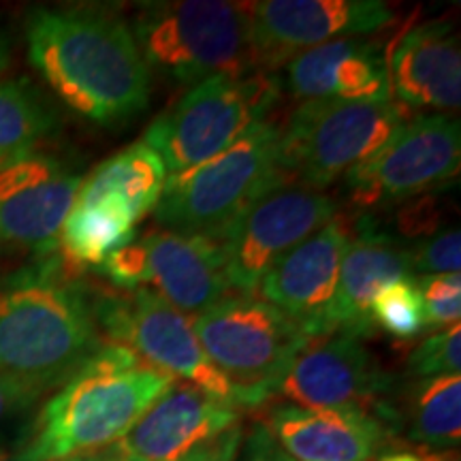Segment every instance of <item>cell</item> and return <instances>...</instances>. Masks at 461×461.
<instances>
[{
  "label": "cell",
  "mask_w": 461,
  "mask_h": 461,
  "mask_svg": "<svg viewBox=\"0 0 461 461\" xmlns=\"http://www.w3.org/2000/svg\"><path fill=\"white\" fill-rule=\"evenodd\" d=\"M56 131V115L32 84L0 79V163L34 152Z\"/></svg>",
  "instance_id": "25"
},
{
  "label": "cell",
  "mask_w": 461,
  "mask_h": 461,
  "mask_svg": "<svg viewBox=\"0 0 461 461\" xmlns=\"http://www.w3.org/2000/svg\"><path fill=\"white\" fill-rule=\"evenodd\" d=\"M400 103L303 101L280 131L278 160L286 182L325 190L372 158L400 129Z\"/></svg>",
  "instance_id": "8"
},
{
  "label": "cell",
  "mask_w": 461,
  "mask_h": 461,
  "mask_svg": "<svg viewBox=\"0 0 461 461\" xmlns=\"http://www.w3.org/2000/svg\"><path fill=\"white\" fill-rule=\"evenodd\" d=\"M412 272L420 276L459 274L461 269V233L459 229L436 230L429 238L411 246Z\"/></svg>",
  "instance_id": "29"
},
{
  "label": "cell",
  "mask_w": 461,
  "mask_h": 461,
  "mask_svg": "<svg viewBox=\"0 0 461 461\" xmlns=\"http://www.w3.org/2000/svg\"><path fill=\"white\" fill-rule=\"evenodd\" d=\"M62 461H122V459L118 457V453L113 451V447H107V448H103V451L77 455V457H68Z\"/></svg>",
  "instance_id": "34"
},
{
  "label": "cell",
  "mask_w": 461,
  "mask_h": 461,
  "mask_svg": "<svg viewBox=\"0 0 461 461\" xmlns=\"http://www.w3.org/2000/svg\"><path fill=\"white\" fill-rule=\"evenodd\" d=\"M265 425L295 461H374L389 436L383 419L357 408L280 403Z\"/></svg>",
  "instance_id": "18"
},
{
  "label": "cell",
  "mask_w": 461,
  "mask_h": 461,
  "mask_svg": "<svg viewBox=\"0 0 461 461\" xmlns=\"http://www.w3.org/2000/svg\"><path fill=\"white\" fill-rule=\"evenodd\" d=\"M244 436V425L238 423L230 429L210 438V440L201 442L199 447L190 448L188 453H184L177 459L171 461H238Z\"/></svg>",
  "instance_id": "30"
},
{
  "label": "cell",
  "mask_w": 461,
  "mask_h": 461,
  "mask_svg": "<svg viewBox=\"0 0 461 461\" xmlns=\"http://www.w3.org/2000/svg\"><path fill=\"white\" fill-rule=\"evenodd\" d=\"M278 99L280 82L272 73L214 75L154 118L143 143L163 158L169 176L193 169L263 122Z\"/></svg>",
  "instance_id": "7"
},
{
  "label": "cell",
  "mask_w": 461,
  "mask_h": 461,
  "mask_svg": "<svg viewBox=\"0 0 461 461\" xmlns=\"http://www.w3.org/2000/svg\"><path fill=\"white\" fill-rule=\"evenodd\" d=\"M338 214L330 194L285 182L235 221L221 246L230 291L255 297L265 274Z\"/></svg>",
  "instance_id": "11"
},
{
  "label": "cell",
  "mask_w": 461,
  "mask_h": 461,
  "mask_svg": "<svg viewBox=\"0 0 461 461\" xmlns=\"http://www.w3.org/2000/svg\"><path fill=\"white\" fill-rule=\"evenodd\" d=\"M240 461H295L282 448L265 423H257L241 442Z\"/></svg>",
  "instance_id": "32"
},
{
  "label": "cell",
  "mask_w": 461,
  "mask_h": 461,
  "mask_svg": "<svg viewBox=\"0 0 461 461\" xmlns=\"http://www.w3.org/2000/svg\"><path fill=\"white\" fill-rule=\"evenodd\" d=\"M5 163H7V160H5ZM0 165H3V163H0Z\"/></svg>",
  "instance_id": "37"
},
{
  "label": "cell",
  "mask_w": 461,
  "mask_h": 461,
  "mask_svg": "<svg viewBox=\"0 0 461 461\" xmlns=\"http://www.w3.org/2000/svg\"><path fill=\"white\" fill-rule=\"evenodd\" d=\"M238 423V408L176 380L112 447L122 461H171Z\"/></svg>",
  "instance_id": "17"
},
{
  "label": "cell",
  "mask_w": 461,
  "mask_h": 461,
  "mask_svg": "<svg viewBox=\"0 0 461 461\" xmlns=\"http://www.w3.org/2000/svg\"><path fill=\"white\" fill-rule=\"evenodd\" d=\"M389 79L391 92L406 107L459 109L461 54L451 22H425L403 34L389 58Z\"/></svg>",
  "instance_id": "21"
},
{
  "label": "cell",
  "mask_w": 461,
  "mask_h": 461,
  "mask_svg": "<svg viewBox=\"0 0 461 461\" xmlns=\"http://www.w3.org/2000/svg\"><path fill=\"white\" fill-rule=\"evenodd\" d=\"M389 376L380 370L363 339L344 333L312 338L291 363L278 393L303 408H357L391 423L383 402Z\"/></svg>",
  "instance_id": "13"
},
{
  "label": "cell",
  "mask_w": 461,
  "mask_h": 461,
  "mask_svg": "<svg viewBox=\"0 0 461 461\" xmlns=\"http://www.w3.org/2000/svg\"><path fill=\"white\" fill-rule=\"evenodd\" d=\"M461 169L459 122L447 113L403 120L391 140L366 163L346 173V193L357 210L411 203L451 184Z\"/></svg>",
  "instance_id": "9"
},
{
  "label": "cell",
  "mask_w": 461,
  "mask_h": 461,
  "mask_svg": "<svg viewBox=\"0 0 461 461\" xmlns=\"http://www.w3.org/2000/svg\"><path fill=\"white\" fill-rule=\"evenodd\" d=\"M252 5L229 0L141 3L131 31L149 73L157 71L193 88L214 75L258 71L252 51Z\"/></svg>",
  "instance_id": "4"
},
{
  "label": "cell",
  "mask_w": 461,
  "mask_h": 461,
  "mask_svg": "<svg viewBox=\"0 0 461 461\" xmlns=\"http://www.w3.org/2000/svg\"><path fill=\"white\" fill-rule=\"evenodd\" d=\"M286 67L291 92L302 101H393L389 60L378 43L339 39L302 51Z\"/></svg>",
  "instance_id": "20"
},
{
  "label": "cell",
  "mask_w": 461,
  "mask_h": 461,
  "mask_svg": "<svg viewBox=\"0 0 461 461\" xmlns=\"http://www.w3.org/2000/svg\"><path fill=\"white\" fill-rule=\"evenodd\" d=\"M173 383L126 346L103 342L50 397L20 453L28 461H62L103 451L122 440Z\"/></svg>",
  "instance_id": "3"
},
{
  "label": "cell",
  "mask_w": 461,
  "mask_h": 461,
  "mask_svg": "<svg viewBox=\"0 0 461 461\" xmlns=\"http://www.w3.org/2000/svg\"><path fill=\"white\" fill-rule=\"evenodd\" d=\"M146 257V286L152 285L184 314L197 316L229 297L230 285L221 241L158 230L140 240Z\"/></svg>",
  "instance_id": "19"
},
{
  "label": "cell",
  "mask_w": 461,
  "mask_h": 461,
  "mask_svg": "<svg viewBox=\"0 0 461 461\" xmlns=\"http://www.w3.org/2000/svg\"><path fill=\"white\" fill-rule=\"evenodd\" d=\"M103 344L95 297L71 280L60 255L0 282V374L48 393Z\"/></svg>",
  "instance_id": "2"
},
{
  "label": "cell",
  "mask_w": 461,
  "mask_h": 461,
  "mask_svg": "<svg viewBox=\"0 0 461 461\" xmlns=\"http://www.w3.org/2000/svg\"><path fill=\"white\" fill-rule=\"evenodd\" d=\"M350 235L353 224L336 214L265 274L257 295L295 319L310 338H319Z\"/></svg>",
  "instance_id": "16"
},
{
  "label": "cell",
  "mask_w": 461,
  "mask_h": 461,
  "mask_svg": "<svg viewBox=\"0 0 461 461\" xmlns=\"http://www.w3.org/2000/svg\"><path fill=\"white\" fill-rule=\"evenodd\" d=\"M31 65L90 122L120 124L149 103V68L131 26L105 7L37 9L26 24Z\"/></svg>",
  "instance_id": "1"
},
{
  "label": "cell",
  "mask_w": 461,
  "mask_h": 461,
  "mask_svg": "<svg viewBox=\"0 0 461 461\" xmlns=\"http://www.w3.org/2000/svg\"><path fill=\"white\" fill-rule=\"evenodd\" d=\"M95 319L109 342L126 346L148 366L235 408L233 389L207 359L193 316L171 305L154 288L95 297Z\"/></svg>",
  "instance_id": "10"
},
{
  "label": "cell",
  "mask_w": 461,
  "mask_h": 461,
  "mask_svg": "<svg viewBox=\"0 0 461 461\" xmlns=\"http://www.w3.org/2000/svg\"><path fill=\"white\" fill-rule=\"evenodd\" d=\"M383 0H265L252 5V51L258 71L272 73L305 50L389 28Z\"/></svg>",
  "instance_id": "12"
},
{
  "label": "cell",
  "mask_w": 461,
  "mask_h": 461,
  "mask_svg": "<svg viewBox=\"0 0 461 461\" xmlns=\"http://www.w3.org/2000/svg\"><path fill=\"white\" fill-rule=\"evenodd\" d=\"M82 182L60 158L41 152L0 165V244L54 252Z\"/></svg>",
  "instance_id": "14"
},
{
  "label": "cell",
  "mask_w": 461,
  "mask_h": 461,
  "mask_svg": "<svg viewBox=\"0 0 461 461\" xmlns=\"http://www.w3.org/2000/svg\"><path fill=\"white\" fill-rule=\"evenodd\" d=\"M412 252L372 214H363L353 227L339 265L336 295L321 325V336L344 333L357 339L372 336L370 305L391 282L411 278Z\"/></svg>",
  "instance_id": "15"
},
{
  "label": "cell",
  "mask_w": 461,
  "mask_h": 461,
  "mask_svg": "<svg viewBox=\"0 0 461 461\" xmlns=\"http://www.w3.org/2000/svg\"><path fill=\"white\" fill-rule=\"evenodd\" d=\"M408 440L428 451H453L461 440V376L419 380L408 402Z\"/></svg>",
  "instance_id": "24"
},
{
  "label": "cell",
  "mask_w": 461,
  "mask_h": 461,
  "mask_svg": "<svg viewBox=\"0 0 461 461\" xmlns=\"http://www.w3.org/2000/svg\"><path fill=\"white\" fill-rule=\"evenodd\" d=\"M135 224L137 218L122 201H75L58 233L56 252L68 272H79L86 267L96 269L109 255L135 240Z\"/></svg>",
  "instance_id": "22"
},
{
  "label": "cell",
  "mask_w": 461,
  "mask_h": 461,
  "mask_svg": "<svg viewBox=\"0 0 461 461\" xmlns=\"http://www.w3.org/2000/svg\"><path fill=\"white\" fill-rule=\"evenodd\" d=\"M374 461H459V455L453 451H383Z\"/></svg>",
  "instance_id": "33"
},
{
  "label": "cell",
  "mask_w": 461,
  "mask_h": 461,
  "mask_svg": "<svg viewBox=\"0 0 461 461\" xmlns=\"http://www.w3.org/2000/svg\"><path fill=\"white\" fill-rule=\"evenodd\" d=\"M280 131L263 120L218 157L171 173L152 212L154 221L173 233L222 241L248 207L286 182L278 160Z\"/></svg>",
  "instance_id": "5"
},
{
  "label": "cell",
  "mask_w": 461,
  "mask_h": 461,
  "mask_svg": "<svg viewBox=\"0 0 461 461\" xmlns=\"http://www.w3.org/2000/svg\"><path fill=\"white\" fill-rule=\"evenodd\" d=\"M420 295H423L425 325L428 330L457 325L461 319V278L459 274L419 276Z\"/></svg>",
  "instance_id": "28"
},
{
  "label": "cell",
  "mask_w": 461,
  "mask_h": 461,
  "mask_svg": "<svg viewBox=\"0 0 461 461\" xmlns=\"http://www.w3.org/2000/svg\"><path fill=\"white\" fill-rule=\"evenodd\" d=\"M9 56H11L9 41H7V37L0 32V71H5V67L9 65Z\"/></svg>",
  "instance_id": "35"
},
{
  "label": "cell",
  "mask_w": 461,
  "mask_h": 461,
  "mask_svg": "<svg viewBox=\"0 0 461 461\" xmlns=\"http://www.w3.org/2000/svg\"><path fill=\"white\" fill-rule=\"evenodd\" d=\"M408 374L419 380L461 374V327H445L431 333L408 357Z\"/></svg>",
  "instance_id": "27"
},
{
  "label": "cell",
  "mask_w": 461,
  "mask_h": 461,
  "mask_svg": "<svg viewBox=\"0 0 461 461\" xmlns=\"http://www.w3.org/2000/svg\"><path fill=\"white\" fill-rule=\"evenodd\" d=\"M0 461H28L20 451H9V448L0 447Z\"/></svg>",
  "instance_id": "36"
},
{
  "label": "cell",
  "mask_w": 461,
  "mask_h": 461,
  "mask_svg": "<svg viewBox=\"0 0 461 461\" xmlns=\"http://www.w3.org/2000/svg\"><path fill=\"white\" fill-rule=\"evenodd\" d=\"M374 327L380 325L384 333L397 339H412L428 330L425 325L423 295L414 276L391 282L374 297L370 305Z\"/></svg>",
  "instance_id": "26"
},
{
  "label": "cell",
  "mask_w": 461,
  "mask_h": 461,
  "mask_svg": "<svg viewBox=\"0 0 461 461\" xmlns=\"http://www.w3.org/2000/svg\"><path fill=\"white\" fill-rule=\"evenodd\" d=\"M43 397L39 389L14 380L0 374V429L9 425L11 420L22 417L34 402Z\"/></svg>",
  "instance_id": "31"
},
{
  "label": "cell",
  "mask_w": 461,
  "mask_h": 461,
  "mask_svg": "<svg viewBox=\"0 0 461 461\" xmlns=\"http://www.w3.org/2000/svg\"><path fill=\"white\" fill-rule=\"evenodd\" d=\"M207 359L233 389L238 411L263 406L310 342L295 319L257 297L233 295L193 319Z\"/></svg>",
  "instance_id": "6"
},
{
  "label": "cell",
  "mask_w": 461,
  "mask_h": 461,
  "mask_svg": "<svg viewBox=\"0 0 461 461\" xmlns=\"http://www.w3.org/2000/svg\"><path fill=\"white\" fill-rule=\"evenodd\" d=\"M169 177L163 158L148 143L137 141L113 154L90 173L77 193V203L115 199L132 212L137 222L154 212Z\"/></svg>",
  "instance_id": "23"
}]
</instances>
